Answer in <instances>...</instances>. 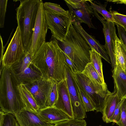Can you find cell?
<instances>
[{
    "label": "cell",
    "instance_id": "cell-1",
    "mask_svg": "<svg viewBox=\"0 0 126 126\" xmlns=\"http://www.w3.org/2000/svg\"><path fill=\"white\" fill-rule=\"evenodd\" d=\"M53 38L39 48L32 62L40 70L43 78L58 83L65 79V57L57 41Z\"/></svg>",
    "mask_w": 126,
    "mask_h": 126
},
{
    "label": "cell",
    "instance_id": "cell-2",
    "mask_svg": "<svg viewBox=\"0 0 126 126\" xmlns=\"http://www.w3.org/2000/svg\"><path fill=\"white\" fill-rule=\"evenodd\" d=\"M0 110L5 113L14 115L26 108L21 100L17 88L20 83L11 67H4L0 69Z\"/></svg>",
    "mask_w": 126,
    "mask_h": 126
},
{
    "label": "cell",
    "instance_id": "cell-3",
    "mask_svg": "<svg viewBox=\"0 0 126 126\" xmlns=\"http://www.w3.org/2000/svg\"><path fill=\"white\" fill-rule=\"evenodd\" d=\"M57 41L62 50L82 72L86 65L90 62L91 48L71 22L65 39Z\"/></svg>",
    "mask_w": 126,
    "mask_h": 126
},
{
    "label": "cell",
    "instance_id": "cell-4",
    "mask_svg": "<svg viewBox=\"0 0 126 126\" xmlns=\"http://www.w3.org/2000/svg\"><path fill=\"white\" fill-rule=\"evenodd\" d=\"M16 18L26 52L31 44L40 0H20Z\"/></svg>",
    "mask_w": 126,
    "mask_h": 126
},
{
    "label": "cell",
    "instance_id": "cell-5",
    "mask_svg": "<svg viewBox=\"0 0 126 126\" xmlns=\"http://www.w3.org/2000/svg\"><path fill=\"white\" fill-rule=\"evenodd\" d=\"M71 72L78 86L88 98L95 110L97 112H102L107 91L106 92L102 88L96 86L81 72L73 73L71 70Z\"/></svg>",
    "mask_w": 126,
    "mask_h": 126
},
{
    "label": "cell",
    "instance_id": "cell-6",
    "mask_svg": "<svg viewBox=\"0 0 126 126\" xmlns=\"http://www.w3.org/2000/svg\"><path fill=\"white\" fill-rule=\"evenodd\" d=\"M43 3V1L40 0L32 42L27 51L33 57L39 48L46 42V34L48 29L45 18Z\"/></svg>",
    "mask_w": 126,
    "mask_h": 126
},
{
    "label": "cell",
    "instance_id": "cell-7",
    "mask_svg": "<svg viewBox=\"0 0 126 126\" xmlns=\"http://www.w3.org/2000/svg\"><path fill=\"white\" fill-rule=\"evenodd\" d=\"M45 14L46 21L53 37L57 41L64 40L72 19V15H58L47 10H45Z\"/></svg>",
    "mask_w": 126,
    "mask_h": 126
},
{
    "label": "cell",
    "instance_id": "cell-8",
    "mask_svg": "<svg viewBox=\"0 0 126 126\" xmlns=\"http://www.w3.org/2000/svg\"><path fill=\"white\" fill-rule=\"evenodd\" d=\"M26 52L21 33L17 26L6 51L1 63V69L4 67H11L18 62Z\"/></svg>",
    "mask_w": 126,
    "mask_h": 126
},
{
    "label": "cell",
    "instance_id": "cell-9",
    "mask_svg": "<svg viewBox=\"0 0 126 126\" xmlns=\"http://www.w3.org/2000/svg\"><path fill=\"white\" fill-rule=\"evenodd\" d=\"M68 7L69 11L74 17L78 19L81 23L86 24L90 28L96 29L93 25L91 15L94 16V10L88 0H64Z\"/></svg>",
    "mask_w": 126,
    "mask_h": 126
},
{
    "label": "cell",
    "instance_id": "cell-10",
    "mask_svg": "<svg viewBox=\"0 0 126 126\" xmlns=\"http://www.w3.org/2000/svg\"><path fill=\"white\" fill-rule=\"evenodd\" d=\"M53 80L42 78L24 84L32 95L40 109L46 107V103Z\"/></svg>",
    "mask_w": 126,
    "mask_h": 126
},
{
    "label": "cell",
    "instance_id": "cell-11",
    "mask_svg": "<svg viewBox=\"0 0 126 126\" xmlns=\"http://www.w3.org/2000/svg\"><path fill=\"white\" fill-rule=\"evenodd\" d=\"M94 10V16L101 22L103 26V31L105 40L104 45L110 59L113 69L116 66L115 56V42L117 36L115 27V23L107 21L100 16L98 13Z\"/></svg>",
    "mask_w": 126,
    "mask_h": 126
},
{
    "label": "cell",
    "instance_id": "cell-12",
    "mask_svg": "<svg viewBox=\"0 0 126 126\" xmlns=\"http://www.w3.org/2000/svg\"><path fill=\"white\" fill-rule=\"evenodd\" d=\"M65 80L69 94L74 118L83 119L86 112L77 90L71 70L65 64Z\"/></svg>",
    "mask_w": 126,
    "mask_h": 126
},
{
    "label": "cell",
    "instance_id": "cell-13",
    "mask_svg": "<svg viewBox=\"0 0 126 126\" xmlns=\"http://www.w3.org/2000/svg\"><path fill=\"white\" fill-rule=\"evenodd\" d=\"M72 24L75 29L84 39L91 48L95 50L106 61L110 63V58L106 50L104 45H101L93 36L88 34L83 29L81 23L72 16Z\"/></svg>",
    "mask_w": 126,
    "mask_h": 126
},
{
    "label": "cell",
    "instance_id": "cell-14",
    "mask_svg": "<svg viewBox=\"0 0 126 126\" xmlns=\"http://www.w3.org/2000/svg\"><path fill=\"white\" fill-rule=\"evenodd\" d=\"M15 116L20 126H54V125L46 123L38 113L26 108L18 111Z\"/></svg>",
    "mask_w": 126,
    "mask_h": 126
},
{
    "label": "cell",
    "instance_id": "cell-15",
    "mask_svg": "<svg viewBox=\"0 0 126 126\" xmlns=\"http://www.w3.org/2000/svg\"><path fill=\"white\" fill-rule=\"evenodd\" d=\"M58 97L54 107L63 111L70 118H74L65 79L58 83Z\"/></svg>",
    "mask_w": 126,
    "mask_h": 126
},
{
    "label": "cell",
    "instance_id": "cell-16",
    "mask_svg": "<svg viewBox=\"0 0 126 126\" xmlns=\"http://www.w3.org/2000/svg\"><path fill=\"white\" fill-rule=\"evenodd\" d=\"M118 96L116 90L111 92L107 91L104 100V105L102 111V119L106 123H110V120L113 115L117 106L121 99Z\"/></svg>",
    "mask_w": 126,
    "mask_h": 126
},
{
    "label": "cell",
    "instance_id": "cell-17",
    "mask_svg": "<svg viewBox=\"0 0 126 126\" xmlns=\"http://www.w3.org/2000/svg\"><path fill=\"white\" fill-rule=\"evenodd\" d=\"M38 114L46 123L51 124L71 118L63 111L54 107L40 109Z\"/></svg>",
    "mask_w": 126,
    "mask_h": 126
},
{
    "label": "cell",
    "instance_id": "cell-18",
    "mask_svg": "<svg viewBox=\"0 0 126 126\" xmlns=\"http://www.w3.org/2000/svg\"><path fill=\"white\" fill-rule=\"evenodd\" d=\"M114 88L120 98L126 97V73L118 65H116L112 71Z\"/></svg>",
    "mask_w": 126,
    "mask_h": 126
},
{
    "label": "cell",
    "instance_id": "cell-19",
    "mask_svg": "<svg viewBox=\"0 0 126 126\" xmlns=\"http://www.w3.org/2000/svg\"><path fill=\"white\" fill-rule=\"evenodd\" d=\"M16 75L20 83L23 84L31 82L43 78L40 70L32 62L24 71Z\"/></svg>",
    "mask_w": 126,
    "mask_h": 126
},
{
    "label": "cell",
    "instance_id": "cell-20",
    "mask_svg": "<svg viewBox=\"0 0 126 126\" xmlns=\"http://www.w3.org/2000/svg\"><path fill=\"white\" fill-rule=\"evenodd\" d=\"M20 98L25 105L26 108L34 112L38 113L40 109L32 95L25 85L20 83L17 86Z\"/></svg>",
    "mask_w": 126,
    "mask_h": 126
},
{
    "label": "cell",
    "instance_id": "cell-21",
    "mask_svg": "<svg viewBox=\"0 0 126 126\" xmlns=\"http://www.w3.org/2000/svg\"><path fill=\"white\" fill-rule=\"evenodd\" d=\"M82 73L97 87L102 88L106 92L108 90L105 87L99 75L91 62L86 65Z\"/></svg>",
    "mask_w": 126,
    "mask_h": 126
},
{
    "label": "cell",
    "instance_id": "cell-22",
    "mask_svg": "<svg viewBox=\"0 0 126 126\" xmlns=\"http://www.w3.org/2000/svg\"><path fill=\"white\" fill-rule=\"evenodd\" d=\"M90 62L99 75L105 87L108 89L103 77L102 57L95 50L92 48L90 51Z\"/></svg>",
    "mask_w": 126,
    "mask_h": 126
},
{
    "label": "cell",
    "instance_id": "cell-23",
    "mask_svg": "<svg viewBox=\"0 0 126 126\" xmlns=\"http://www.w3.org/2000/svg\"><path fill=\"white\" fill-rule=\"evenodd\" d=\"M33 57L28 52H26L18 62L11 67L16 74L22 72L32 62Z\"/></svg>",
    "mask_w": 126,
    "mask_h": 126
},
{
    "label": "cell",
    "instance_id": "cell-24",
    "mask_svg": "<svg viewBox=\"0 0 126 126\" xmlns=\"http://www.w3.org/2000/svg\"><path fill=\"white\" fill-rule=\"evenodd\" d=\"M122 45V42L117 36L115 50L116 65L119 66L125 72V59Z\"/></svg>",
    "mask_w": 126,
    "mask_h": 126
},
{
    "label": "cell",
    "instance_id": "cell-25",
    "mask_svg": "<svg viewBox=\"0 0 126 126\" xmlns=\"http://www.w3.org/2000/svg\"><path fill=\"white\" fill-rule=\"evenodd\" d=\"M93 10L101 14L105 20L107 21L114 22L112 14L107 11L106 9L107 3L102 4L96 1L94 2L93 0H88Z\"/></svg>",
    "mask_w": 126,
    "mask_h": 126
},
{
    "label": "cell",
    "instance_id": "cell-26",
    "mask_svg": "<svg viewBox=\"0 0 126 126\" xmlns=\"http://www.w3.org/2000/svg\"><path fill=\"white\" fill-rule=\"evenodd\" d=\"M58 82L53 80L46 104V107H54L58 97Z\"/></svg>",
    "mask_w": 126,
    "mask_h": 126
},
{
    "label": "cell",
    "instance_id": "cell-27",
    "mask_svg": "<svg viewBox=\"0 0 126 126\" xmlns=\"http://www.w3.org/2000/svg\"><path fill=\"white\" fill-rule=\"evenodd\" d=\"M17 123L14 115L4 113L0 110V126H16Z\"/></svg>",
    "mask_w": 126,
    "mask_h": 126
},
{
    "label": "cell",
    "instance_id": "cell-28",
    "mask_svg": "<svg viewBox=\"0 0 126 126\" xmlns=\"http://www.w3.org/2000/svg\"><path fill=\"white\" fill-rule=\"evenodd\" d=\"M43 4L45 10L53 13L58 15L63 14L67 16L71 15L69 11L65 10L58 4L46 2L44 3Z\"/></svg>",
    "mask_w": 126,
    "mask_h": 126
},
{
    "label": "cell",
    "instance_id": "cell-29",
    "mask_svg": "<svg viewBox=\"0 0 126 126\" xmlns=\"http://www.w3.org/2000/svg\"><path fill=\"white\" fill-rule=\"evenodd\" d=\"M72 75L75 83L76 88L86 112L94 111L95 110L94 108L87 95L78 86Z\"/></svg>",
    "mask_w": 126,
    "mask_h": 126
},
{
    "label": "cell",
    "instance_id": "cell-30",
    "mask_svg": "<svg viewBox=\"0 0 126 126\" xmlns=\"http://www.w3.org/2000/svg\"><path fill=\"white\" fill-rule=\"evenodd\" d=\"M86 121L83 119L71 118L54 124V126H86Z\"/></svg>",
    "mask_w": 126,
    "mask_h": 126
},
{
    "label": "cell",
    "instance_id": "cell-31",
    "mask_svg": "<svg viewBox=\"0 0 126 126\" xmlns=\"http://www.w3.org/2000/svg\"><path fill=\"white\" fill-rule=\"evenodd\" d=\"M110 12L112 15L114 22L121 26L126 31V15L111 10Z\"/></svg>",
    "mask_w": 126,
    "mask_h": 126
},
{
    "label": "cell",
    "instance_id": "cell-32",
    "mask_svg": "<svg viewBox=\"0 0 126 126\" xmlns=\"http://www.w3.org/2000/svg\"><path fill=\"white\" fill-rule=\"evenodd\" d=\"M8 1L7 0H0V27L1 28L4 27Z\"/></svg>",
    "mask_w": 126,
    "mask_h": 126
},
{
    "label": "cell",
    "instance_id": "cell-33",
    "mask_svg": "<svg viewBox=\"0 0 126 126\" xmlns=\"http://www.w3.org/2000/svg\"><path fill=\"white\" fill-rule=\"evenodd\" d=\"M123 98L121 99L118 103L110 120V123L113 122L117 124L120 121L121 113V104Z\"/></svg>",
    "mask_w": 126,
    "mask_h": 126
},
{
    "label": "cell",
    "instance_id": "cell-34",
    "mask_svg": "<svg viewBox=\"0 0 126 126\" xmlns=\"http://www.w3.org/2000/svg\"><path fill=\"white\" fill-rule=\"evenodd\" d=\"M117 124L119 126H126V97L123 99L121 104V119Z\"/></svg>",
    "mask_w": 126,
    "mask_h": 126
},
{
    "label": "cell",
    "instance_id": "cell-35",
    "mask_svg": "<svg viewBox=\"0 0 126 126\" xmlns=\"http://www.w3.org/2000/svg\"><path fill=\"white\" fill-rule=\"evenodd\" d=\"M118 35L119 38L124 45L126 49V31L121 26L117 23Z\"/></svg>",
    "mask_w": 126,
    "mask_h": 126
},
{
    "label": "cell",
    "instance_id": "cell-36",
    "mask_svg": "<svg viewBox=\"0 0 126 126\" xmlns=\"http://www.w3.org/2000/svg\"><path fill=\"white\" fill-rule=\"evenodd\" d=\"M64 54L65 57V64L69 67L72 72L74 73L80 72L73 62L64 52Z\"/></svg>",
    "mask_w": 126,
    "mask_h": 126
},
{
    "label": "cell",
    "instance_id": "cell-37",
    "mask_svg": "<svg viewBox=\"0 0 126 126\" xmlns=\"http://www.w3.org/2000/svg\"><path fill=\"white\" fill-rule=\"evenodd\" d=\"M0 47H1V57L0 60V63H1L3 56V53L4 50V47L3 46V43L2 40V38L1 35H0Z\"/></svg>",
    "mask_w": 126,
    "mask_h": 126
},
{
    "label": "cell",
    "instance_id": "cell-38",
    "mask_svg": "<svg viewBox=\"0 0 126 126\" xmlns=\"http://www.w3.org/2000/svg\"><path fill=\"white\" fill-rule=\"evenodd\" d=\"M122 46L123 50L125 59V72L126 73V49L123 43Z\"/></svg>",
    "mask_w": 126,
    "mask_h": 126
},
{
    "label": "cell",
    "instance_id": "cell-39",
    "mask_svg": "<svg viewBox=\"0 0 126 126\" xmlns=\"http://www.w3.org/2000/svg\"><path fill=\"white\" fill-rule=\"evenodd\" d=\"M16 126H20L19 125L17 122V123Z\"/></svg>",
    "mask_w": 126,
    "mask_h": 126
}]
</instances>
